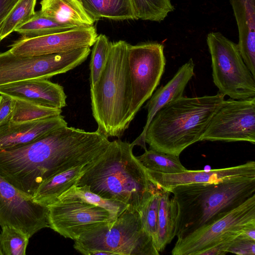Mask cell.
Instances as JSON below:
<instances>
[{"label": "cell", "instance_id": "23", "mask_svg": "<svg viewBox=\"0 0 255 255\" xmlns=\"http://www.w3.org/2000/svg\"><path fill=\"white\" fill-rule=\"evenodd\" d=\"M95 22L101 18L115 20L137 19L131 0H79Z\"/></svg>", "mask_w": 255, "mask_h": 255}, {"label": "cell", "instance_id": "30", "mask_svg": "<svg viewBox=\"0 0 255 255\" xmlns=\"http://www.w3.org/2000/svg\"><path fill=\"white\" fill-rule=\"evenodd\" d=\"M0 233V248L2 255H25L29 238L17 229L4 226Z\"/></svg>", "mask_w": 255, "mask_h": 255}, {"label": "cell", "instance_id": "36", "mask_svg": "<svg viewBox=\"0 0 255 255\" xmlns=\"http://www.w3.org/2000/svg\"><path fill=\"white\" fill-rule=\"evenodd\" d=\"M18 0H0V31L2 23ZM1 40L0 37V43Z\"/></svg>", "mask_w": 255, "mask_h": 255}, {"label": "cell", "instance_id": "6", "mask_svg": "<svg viewBox=\"0 0 255 255\" xmlns=\"http://www.w3.org/2000/svg\"><path fill=\"white\" fill-rule=\"evenodd\" d=\"M83 255L94 250L112 255H158L152 238L143 228L140 212L128 206L116 219L89 231L74 241Z\"/></svg>", "mask_w": 255, "mask_h": 255}, {"label": "cell", "instance_id": "25", "mask_svg": "<svg viewBox=\"0 0 255 255\" xmlns=\"http://www.w3.org/2000/svg\"><path fill=\"white\" fill-rule=\"evenodd\" d=\"M136 157L148 171L174 174L180 173L187 170L181 164L178 156L150 149L145 150L142 155Z\"/></svg>", "mask_w": 255, "mask_h": 255}, {"label": "cell", "instance_id": "32", "mask_svg": "<svg viewBox=\"0 0 255 255\" xmlns=\"http://www.w3.org/2000/svg\"><path fill=\"white\" fill-rule=\"evenodd\" d=\"M75 189L82 197L89 202L101 207L118 216L128 207L122 202L101 197L91 191L87 185L80 187L75 185Z\"/></svg>", "mask_w": 255, "mask_h": 255}, {"label": "cell", "instance_id": "14", "mask_svg": "<svg viewBox=\"0 0 255 255\" xmlns=\"http://www.w3.org/2000/svg\"><path fill=\"white\" fill-rule=\"evenodd\" d=\"M93 26L78 27L67 31L31 38H20L9 47L13 54L37 56L60 53L90 47L98 36Z\"/></svg>", "mask_w": 255, "mask_h": 255}, {"label": "cell", "instance_id": "28", "mask_svg": "<svg viewBox=\"0 0 255 255\" xmlns=\"http://www.w3.org/2000/svg\"><path fill=\"white\" fill-rule=\"evenodd\" d=\"M37 0H18L4 19L0 31L2 40L18 26L30 19L35 14Z\"/></svg>", "mask_w": 255, "mask_h": 255}, {"label": "cell", "instance_id": "9", "mask_svg": "<svg viewBox=\"0 0 255 255\" xmlns=\"http://www.w3.org/2000/svg\"><path fill=\"white\" fill-rule=\"evenodd\" d=\"M91 50L84 47L49 55H16L9 50L0 53V86L31 79H48L66 73L85 61Z\"/></svg>", "mask_w": 255, "mask_h": 255}, {"label": "cell", "instance_id": "31", "mask_svg": "<svg viewBox=\"0 0 255 255\" xmlns=\"http://www.w3.org/2000/svg\"><path fill=\"white\" fill-rule=\"evenodd\" d=\"M159 202V188L156 186L152 195L140 212L143 228L152 238L154 243L157 233Z\"/></svg>", "mask_w": 255, "mask_h": 255}, {"label": "cell", "instance_id": "29", "mask_svg": "<svg viewBox=\"0 0 255 255\" xmlns=\"http://www.w3.org/2000/svg\"><path fill=\"white\" fill-rule=\"evenodd\" d=\"M112 42L104 34L98 35L91 51L90 63V87L98 80L108 60Z\"/></svg>", "mask_w": 255, "mask_h": 255}, {"label": "cell", "instance_id": "4", "mask_svg": "<svg viewBox=\"0 0 255 255\" xmlns=\"http://www.w3.org/2000/svg\"><path fill=\"white\" fill-rule=\"evenodd\" d=\"M177 207L176 236L180 239L211 223L255 194V177L174 187Z\"/></svg>", "mask_w": 255, "mask_h": 255}, {"label": "cell", "instance_id": "2", "mask_svg": "<svg viewBox=\"0 0 255 255\" xmlns=\"http://www.w3.org/2000/svg\"><path fill=\"white\" fill-rule=\"evenodd\" d=\"M130 143L116 139L81 177L78 187L87 185L92 192L122 202L140 212L156 188L146 169L132 152Z\"/></svg>", "mask_w": 255, "mask_h": 255}, {"label": "cell", "instance_id": "5", "mask_svg": "<svg viewBox=\"0 0 255 255\" xmlns=\"http://www.w3.org/2000/svg\"><path fill=\"white\" fill-rule=\"evenodd\" d=\"M129 44L112 42L105 66L95 85L90 87L93 116L97 129L107 138L121 136L132 121V92L128 63Z\"/></svg>", "mask_w": 255, "mask_h": 255}, {"label": "cell", "instance_id": "3", "mask_svg": "<svg viewBox=\"0 0 255 255\" xmlns=\"http://www.w3.org/2000/svg\"><path fill=\"white\" fill-rule=\"evenodd\" d=\"M225 96H182L165 105L154 116L145 133L150 149L176 156L200 141Z\"/></svg>", "mask_w": 255, "mask_h": 255}, {"label": "cell", "instance_id": "17", "mask_svg": "<svg viewBox=\"0 0 255 255\" xmlns=\"http://www.w3.org/2000/svg\"><path fill=\"white\" fill-rule=\"evenodd\" d=\"M195 64L192 58L181 66L165 85L158 88L149 98L145 108L147 111L145 125L140 135L131 144L139 145L146 150L145 133L147 128L156 113L169 103L183 96L185 89L194 76Z\"/></svg>", "mask_w": 255, "mask_h": 255}, {"label": "cell", "instance_id": "37", "mask_svg": "<svg viewBox=\"0 0 255 255\" xmlns=\"http://www.w3.org/2000/svg\"><path fill=\"white\" fill-rule=\"evenodd\" d=\"M242 233L245 236L255 241V226L246 228Z\"/></svg>", "mask_w": 255, "mask_h": 255}, {"label": "cell", "instance_id": "34", "mask_svg": "<svg viewBox=\"0 0 255 255\" xmlns=\"http://www.w3.org/2000/svg\"><path fill=\"white\" fill-rule=\"evenodd\" d=\"M14 104L13 98L0 94V126L10 121Z\"/></svg>", "mask_w": 255, "mask_h": 255}, {"label": "cell", "instance_id": "13", "mask_svg": "<svg viewBox=\"0 0 255 255\" xmlns=\"http://www.w3.org/2000/svg\"><path fill=\"white\" fill-rule=\"evenodd\" d=\"M0 225L13 227L30 238L49 227L48 207L25 196L0 175Z\"/></svg>", "mask_w": 255, "mask_h": 255}, {"label": "cell", "instance_id": "12", "mask_svg": "<svg viewBox=\"0 0 255 255\" xmlns=\"http://www.w3.org/2000/svg\"><path fill=\"white\" fill-rule=\"evenodd\" d=\"M247 141L255 143V97L224 100L212 117L200 141Z\"/></svg>", "mask_w": 255, "mask_h": 255}, {"label": "cell", "instance_id": "22", "mask_svg": "<svg viewBox=\"0 0 255 255\" xmlns=\"http://www.w3.org/2000/svg\"><path fill=\"white\" fill-rule=\"evenodd\" d=\"M158 187L159 202L157 233L154 245L159 253L162 252L167 245L176 236L177 207L173 198L170 197L171 193Z\"/></svg>", "mask_w": 255, "mask_h": 255}, {"label": "cell", "instance_id": "16", "mask_svg": "<svg viewBox=\"0 0 255 255\" xmlns=\"http://www.w3.org/2000/svg\"><path fill=\"white\" fill-rule=\"evenodd\" d=\"M0 94L53 108L62 109L67 106L63 87L46 79H31L0 85Z\"/></svg>", "mask_w": 255, "mask_h": 255}, {"label": "cell", "instance_id": "7", "mask_svg": "<svg viewBox=\"0 0 255 255\" xmlns=\"http://www.w3.org/2000/svg\"><path fill=\"white\" fill-rule=\"evenodd\" d=\"M206 41L213 83L219 93L235 100L255 97V77L245 63L238 44L220 32L209 33Z\"/></svg>", "mask_w": 255, "mask_h": 255}, {"label": "cell", "instance_id": "1", "mask_svg": "<svg viewBox=\"0 0 255 255\" xmlns=\"http://www.w3.org/2000/svg\"><path fill=\"white\" fill-rule=\"evenodd\" d=\"M110 144L108 138L97 130L61 127L27 144L0 148V175L32 199L48 178L99 159Z\"/></svg>", "mask_w": 255, "mask_h": 255}, {"label": "cell", "instance_id": "10", "mask_svg": "<svg viewBox=\"0 0 255 255\" xmlns=\"http://www.w3.org/2000/svg\"><path fill=\"white\" fill-rule=\"evenodd\" d=\"M252 226H255V194L211 223L177 239L171 254L199 255L218 243L235 238Z\"/></svg>", "mask_w": 255, "mask_h": 255}, {"label": "cell", "instance_id": "21", "mask_svg": "<svg viewBox=\"0 0 255 255\" xmlns=\"http://www.w3.org/2000/svg\"><path fill=\"white\" fill-rule=\"evenodd\" d=\"M40 4L42 14L73 27H90L95 23L79 0H41Z\"/></svg>", "mask_w": 255, "mask_h": 255}, {"label": "cell", "instance_id": "38", "mask_svg": "<svg viewBox=\"0 0 255 255\" xmlns=\"http://www.w3.org/2000/svg\"><path fill=\"white\" fill-rule=\"evenodd\" d=\"M0 255H2V253L0 248Z\"/></svg>", "mask_w": 255, "mask_h": 255}, {"label": "cell", "instance_id": "8", "mask_svg": "<svg viewBox=\"0 0 255 255\" xmlns=\"http://www.w3.org/2000/svg\"><path fill=\"white\" fill-rule=\"evenodd\" d=\"M47 207L49 227L74 241L95 228L114 221L118 217L84 199L77 192L75 185Z\"/></svg>", "mask_w": 255, "mask_h": 255}, {"label": "cell", "instance_id": "18", "mask_svg": "<svg viewBox=\"0 0 255 255\" xmlns=\"http://www.w3.org/2000/svg\"><path fill=\"white\" fill-rule=\"evenodd\" d=\"M67 123L61 115L38 120L14 122L11 121L0 126V148L24 145Z\"/></svg>", "mask_w": 255, "mask_h": 255}, {"label": "cell", "instance_id": "19", "mask_svg": "<svg viewBox=\"0 0 255 255\" xmlns=\"http://www.w3.org/2000/svg\"><path fill=\"white\" fill-rule=\"evenodd\" d=\"M237 24L242 57L255 77V0H230Z\"/></svg>", "mask_w": 255, "mask_h": 255}, {"label": "cell", "instance_id": "35", "mask_svg": "<svg viewBox=\"0 0 255 255\" xmlns=\"http://www.w3.org/2000/svg\"><path fill=\"white\" fill-rule=\"evenodd\" d=\"M234 238L226 240L218 243L211 248L204 250L199 255H225L228 253V249Z\"/></svg>", "mask_w": 255, "mask_h": 255}, {"label": "cell", "instance_id": "27", "mask_svg": "<svg viewBox=\"0 0 255 255\" xmlns=\"http://www.w3.org/2000/svg\"><path fill=\"white\" fill-rule=\"evenodd\" d=\"M137 19L160 22L174 9L171 0H131Z\"/></svg>", "mask_w": 255, "mask_h": 255}, {"label": "cell", "instance_id": "33", "mask_svg": "<svg viewBox=\"0 0 255 255\" xmlns=\"http://www.w3.org/2000/svg\"><path fill=\"white\" fill-rule=\"evenodd\" d=\"M228 253L239 255H255V241L241 233L233 240Z\"/></svg>", "mask_w": 255, "mask_h": 255}, {"label": "cell", "instance_id": "24", "mask_svg": "<svg viewBox=\"0 0 255 255\" xmlns=\"http://www.w3.org/2000/svg\"><path fill=\"white\" fill-rule=\"evenodd\" d=\"M75 28L60 23L42 14L40 11L35 12L34 15L28 21L17 27L14 31L21 36V38L27 39L44 36Z\"/></svg>", "mask_w": 255, "mask_h": 255}, {"label": "cell", "instance_id": "15", "mask_svg": "<svg viewBox=\"0 0 255 255\" xmlns=\"http://www.w3.org/2000/svg\"><path fill=\"white\" fill-rule=\"evenodd\" d=\"M150 180L156 186L169 191L177 186L194 183H213L230 179L255 177V162L209 170H188L166 174L147 170Z\"/></svg>", "mask_w": 255, "mask_h": 255}, {"label": "cell", "instance_id": "20", "mask_svg": "<svg viewBox=\"0 0 255 255\" xmlns=\"http://www.w3.org/2000/svg\"><path fill=\"white\" fill-rule=\"evenodd\" d=\"M99 159L73 167L51 176L39 186L32 199L46 206L53 203L63 193L76 185L81 177Z\"/></svg>", "mask_w": 255, "mask_h": 255}, {"label": "cell", "instance_id": "26", "mask_svg": "<svg viewBox=\"0 0 255 255\" xmlns=\"http://www.w3.org/2000/svg\"><path fill=\"white\" fill-rule=\"evenodd\" d=\"M14 104L10 121L28 122L61 115L62 109L41 106L24 100L14 98Z\"/></svg>", "mask_w": 255, "mask_h": 255}, {"label": "cell", "instance_id": "11", "mask_svg": "<svg viewBox=\"0 0 255 255\" xmlns=\"http://www.w3.org/2000/svg\"><path fill=\"white\" fill-rule=\"evenodd\" d=\"M128 63L132 92L130 113L132 121L160 83L166 65L164 46L156 42L135 45L129 44Z\"/></svg>", "mask_w": 255, "mask_h": 255}]
</instances>
